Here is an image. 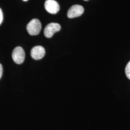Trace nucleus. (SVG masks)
I'll use <instances>...</instances> for the list:
<instances>
[{"label": "nucleus", "mask_w": 130, "mask_h": 130, "mask_svg": "<svg viewBox=\"0 0 130 130\" xmlns=\"http://www.w3.org/2000/svg\"><path fill=\"white\" fill-rule=\"evenodd\" d=\"M41 29V23L38 19H33L27 26V31L30 35H37L39 34Z\"/></svg>", "instance_id": "obj_1"}, {"label": "nucleus", "mask_w": 130, "mask_h": 130, "mask_svg": "<svg viewBox=\"0 0 130 130\" xmlns=\"http://www.w3.org/2000/svg\"><path fill=\"white\" fill-rule=\"evenodd\" d=\"M3 20V14L1 9L0 8V25L2 23Z\"/></svg>", "instance_id": "obj_8"}, {"label": "nucleus", "mask_w": 130, "mask_h": 130, "mask_svg": "<svg viewBox=\"0 0 130 130\" xmlns=\"http://www.w3.org/2000/svg\"><path fill=\"white\" fill-rule=\"evenodd\" d=\"M3 66L1 64H0V79L1 78L2 75H3Z\"/></svg>", "instance_id": "obj_9"}, {"label": "nucleus", "mask_w": 130, "mask_h": 130, "mask_svg": "<svg viewBox=\"0 0 130 130\" xmlns=\"http://www.w3.org/2000/svg\"><path fill=\"white\" fill-rule=\"evenodd\" d=\"M84 1H88V0H84Z\"/></svg>", "instance_id": "obj_11"}, {"label": "nucleus", "mask_w": 130, "mask_h": 130, "mask_svg": "<svg viewBox=\"0 0 130 130\" xmlns=\"http://www.w3.org/2000/svg\"><path fill=\"white\" fill-rule=\"evenodd\" d=\"M44 7L47 11L52 14H56L60 10V6L55 0H46Z\"/></svg>", "instance_id": "obj_5"}, {"label": "nucleus", "mask_w": 130, "mask_h": 130, "mask_svg": "<svg viewBox=\"0 0 130 130\" xmlns=\"http://www.w3.org/2000/svg\"><path fill=\"white\" fill-rule=\"evenodd\" d=\"M12 58L15 63L18 64H22L25 58V54L23 49L21 47H15L12 52Z\"/></svg>", "instance_id": "obj_2"}, {"label": "nucleus", "mask_w": 130, "mask_h": 130, "mask_svg": "<svg viewBox=\"0 0 130 130\" xmlns=\"http://www.w3.org/2000/svg\"><path fill=\"white\" fill-rule=\"evenodd\" d=\"M45 50L42 46H36L33 47L30 52L32 58L35 60L42 59L45 56Z\"/></svg>", "instance_id": "obj_6"}, {"label": "nucleus", "mask_w": 130, "mask_h": 130, "mask_svg": "<svg viewBox=\"0 0 130 130\" xmlns=\"http://www.w3.org/2000/svg\"><path fill=\"white\" fill-rule=\"evenodd\" d=\"M61 26L58 23H51L47 25L44 30V36L46 38H51L54 33L60 31Z\"/></svg>", "instance_id": "obj_3"}, {"label": "nucleus", "mask_w": 130, "mask_h": 130, "mask_svg": "<svg viewBox=\"0 0 130 130\" xmlns=\"http://www.w3.org/2000/svg\"><path fill=\"white\" fill-rule=\"evenodd\" d=\"M24 1H28V0H23Z\"/></svg>", "instance_id": "obj_10"}, {"label": "nucleus", "mask_w": 130, "mask_h": 130, "mask_svg": "<svg viewBox=\"0 0 130 130\" xmlns=\"http://www.w3.org/2000/svg\"><path fill=\"white\" fill-rule=\"evenodd\" d=\"M125 73L127 78L130 79V61L126 66Z\"/></svg>", "instance_id": "obj_7"}, {"label": "nucleus", "mask_w": 130, "mask_h": 130, "mask_svg": "<svg viewBox=\"0 0 130 130\" xmlns=\"http://www.w3.org/2000/svg\"><path fill=\"white\" fill-rule=\"evenodd\" d=\"M84 12V7L82 5H74L68 10L67 15L69 18L73 19L80 16Z\"/></svg>", "instance_id": "obj_4"}]
</instances>
